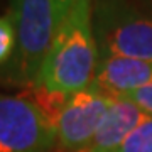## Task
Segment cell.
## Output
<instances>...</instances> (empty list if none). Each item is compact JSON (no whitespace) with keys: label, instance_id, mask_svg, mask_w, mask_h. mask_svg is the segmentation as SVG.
I'll return each mask as SVG.
<instances>
[{"label":"cell","instance_id":"cell-2","mask_svg":"<svg viewBox=\"0 0 152 152\" xmlns=\"http://www.w3.org/2000/svg\"><path fill=\"white\" fill-rule=\"evenodd\" d=\"M10 14L17 32V48L7 76L15 85L34 86L53 44L56 14L51 0H10Z\"/></svg>","mask_w":152,"mask_h":152},{"label":"cell","instance_id":"cell-5","mask_svg":"<svg viewBox=\"0 0 152 152\" xmlns=\"http://www.w3.org/2000/svg\"><path fill=\"white\" fill-rule=\"evenodd\" d=\"M115 98L117 95L105 91L95 83L66 98L54 122L56 140L61 151L78 152L85 149L100 129Z\"/></svg>","mask_w":152,"mask_h":152},{"label":"cell","instance_id":"cell-8","mask_svg":"<svg viewBox=\"0 0 152 152\" xmlns=\"http://www.w3.org/2000/svg\"><path fill=\"white\" fill-rule=\"evenodd\" d=\"M115 152H152V117L135 127Z\"/></svg>","mask_w":152,"mask_h":152},{"label":"cell","instance_id":"cell-13","mask_svg":"<svg viewBox=\"0 0 152 152\" xmlns=\"http://www.w3.org/2000/svg\"><path fill=\"white\" fill-rule=\"evenodd\" d=\"M51 152H64V151H51Z\"/></svg>","mask_w":152,"mask_h":152},{"label":"cell","instance_id":"cell-7","mask_svg":"<svg viewBox=\"0 0 152 152\" xmlns=\"http://www.w3.org/2000/svg\"><path fill=\"white\" fill-rule=\"evenodd\" d=\"M147 118L149 115L135 103L124 96H117L91 142L78 152H115L127 135Z\"/></svg>","mask_w":152,"mask_h":152},{"label":"cell","instance_id":"cell-6","mask_svg":"<svg viewBox=\"0 0 152 152\" xmlns=\"http://www.w3.org/2000/svg\"><path fill=\"white\" fill-rule=\"evenodd\" d=\"M93 83L120 96L152 85V63L130 58H100Z\"/></svg>","mask_w":152,"mask_h":152},{"label":"cell","instance_id":"cell-11","mask_svg":"<svg viewBox=\"0 0 152 152\" xmlns=\"http://www.w3.org/2000/svg\"><path fill=\"white\" fill-rule=\"evenodd\" d=\"M51 4H53V9L56 14V24L59 26L68 17V14L73 10V7L78 4V0H51Z\"/></svg>","mask_w":152,"mask_h":152},{"label":"cell","instance_id":"cell-1","mask_svg":"<svg viewBox=\"0 0 152 152\" xmlns=\"http://www.w3.org/2000/svg\"><path fill=\"white\" fill-rule=\"evenodd\" d=\"M98 58L90 0H78L56 29L34 86L61 95L81 91L95 80Z\"/></svg>","mask_w":152,"mask_h":152},{"label":"cell","instance_id":"cell-9","mask_svg":"<svg viewBox=\"0 0 152 152\" xmlns=\"http://www.w3.org/2000/svg\"><path fill=\"white\" fill-rule=\"evenodd\" d=\"M17 48V32L10 14L0 17V66L10 63Z\"/></svg>","mask_w":152,"mask_h":152},{"label":"cell","instance_id":"cell-12","mask_svg":"<svg viewBox=\"0 0 152 152\" xmlns=\"http://www.w3.org/2000/svg\"><path fill=\"white\" fill-rule=\"evenodd\" d=\"M132 4H134L137 9H140V10L152 20V0H132Z\"/></svg>","mask_w":152,"mask_h":152},{"label":"cell","instance_id":"cell-10","mask_svg":"<svg viewBox=\"0 0 152 152\" xmlns=\"http://www.w3.org/2000/svg\"><path fill=\"white\" fill-rule=\"evenodd\" d=\"M120 96L130 100L132 103H135L145 115L152 117V85L142 86L139 90H134V91H129V93H125V95H120Z\"/></svg>","mask_w":152,"mask_h":152},{"label":"cell","instance_id":"cell-3","mask_svg":"<svg viewBox=\"0 0 152 152\" xmlns=\"http://www.w3.org/2000/svg\"><path fill=\"white\" fill-rule=\"evenodd\" d=\"M93 32L100 58L152 63V20L132 0H96Z\"/></svg>","mask_w":152,"mask_h":152},{"label":"cell","instance_id":"cell-4","mask_svg":"<svg viewBox=\"0 0 152 152\" xmlns=\"http://www.w3.org/2000/svg\"><path fill=\"white\" fill-rule=\"evenodd\" d=\"M56 144L54 125L31 98L0 93V152H51Z\"/></svg>","mask_w":152,"mask_h":152}]
</instances>
